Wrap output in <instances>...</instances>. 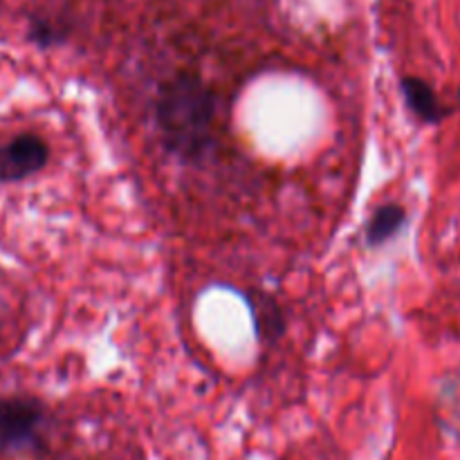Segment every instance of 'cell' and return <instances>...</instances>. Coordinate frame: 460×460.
<instances>
[{"instance_id": "3", "label": "cell", "mask_w": 460, "mask_h": 460, "mask_svg": "<svg viewBox=\"0 0 460 460\" xmlns=\"http://www.w3.org/2000/svg\"><path fill=\"white\" fill-rule=\"evenodd\" d=\"M49 148L39 135H18L0 146V182H21L48 166Z\"/></svg>"}, {"instance_id": "1", "label": "cell", "mask_w": 460, "mask_h": 460, "mask_svg": "<svg viewBox=\"0 0 460 460\" xmlns=\"http://www.w3.org/2000/svg\"><path fill=\"white\" fill-rule=\"evenodd\" d=\"M155 119L164 146L180 160L198 162L214 142V93L200 76L175 75L157 93Z\"/></svg>"}, {"instance_id": "6", "label": "cell", "mask_w": 460, "mask_h": 460, "mask_svg": "<svg viewBox=\"0 0 460 460\" xmlns=\"http://www.w3.org/2000/svg\"><path fill=\"white\" fill-rule=\"evenodd\" d=\"M458 97H460V90H458Z\"/></svg>"}, {"instance_id": "5", "label": "cell", "mask_w": 460, "mask_h": 460, "mask_svg": "<svg viewBox=\"0 0 460 460\" xmlns=\"http://www.w3.org/2000/svg\"><path fill=\"white\" fill-rule=\"evenodd\" d=\"M407 225V209L402 205H382L373 211L371 220L367 225V243L368 247H380L398 236Z\"/></svg>"}, {"instance_id": "4", "label": "cell", "mask_w": 460, "mask_h": 460, "mask_svg": "<svg viewBox=\"0 0 460 460\" xmlns=\"http://www.w3.org/2000/svg\"><path fill=\"white\" fill-rule=\"evenodd\" d=\"M400 90H402L409 111H411L418 119L425 121V124H440V121L452 112L449 108H445L443 103H440L436 90L431 88L425 79H418V76H402Z\"/></svg>"}, {"instance_id": "2", "label": "cell", "mask_w": 460, "mask_h": 460, "mask_svg": "<svg viewBox=\"0 0 460 460\" xmlns=\"http://www.w3.org/2000/svg\"><path fill=\"white\" fill-rule=\"evenodd\" d=\"M48 411L34 398L0 402V452H30L43 445Z\"/></svg>"}]
</instances>
